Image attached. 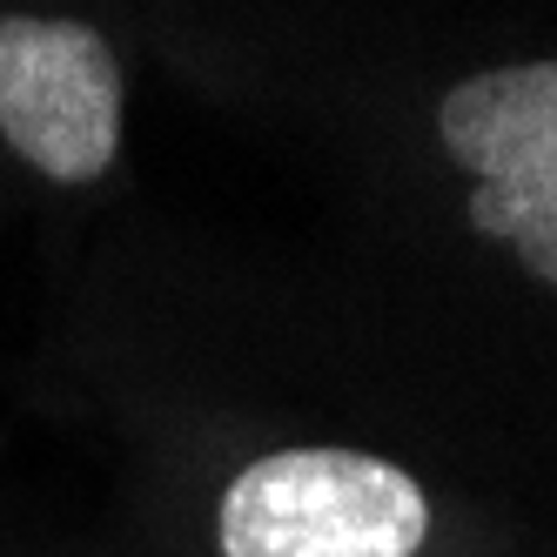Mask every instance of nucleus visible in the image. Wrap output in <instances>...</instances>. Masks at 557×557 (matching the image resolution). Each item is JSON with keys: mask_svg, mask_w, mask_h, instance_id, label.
Returning a JSON list of instances; mask_svg holds the SVG:
<instances>
[{"mask_svg": "<svg viewBox=\"0 0 557 557\" xmlns=\"http://www.w3.org/2000/svg\"><path fill=\"white\" fill-rule=\"evenodd\" d=\"M430 531L436 510L417 476L343 444L249 457L215 497L222 557H423Z\"/></svg>", "mask_w": 557, "mask_h": 557, "instance_id": "nucleus-1", "label": "nucleus"}, {"mask_svg": "<svg viewBox=\"0 0 557 557\" xmlns=\"http://www.w3.org/2000/svg\"><path fill=\"white\" fill-rule=\"evenodd\" d=\"M436 141L470 175V228L557 289V61L463 74L436 101Z\"/></svg>", "mask_w": 557, "mask_h": 557, "instance_id": "nucleus-2", "label": "nucleus"}, {"mask_svg": "<svg viewBox=\"0 0 557 557\" xmlns=\"http://www.w3.org/2000/svg\"><path fill=\"white\" fill-rule=\"evenodd\" d=\"M0 141L61 188L114 169L122 61L88 21L0 14Z\"/></svg>", "mask_w": 557, "mask_h": 557, "instance_id": "nucleus-3", "label": "nucleus"}]
</instances>
